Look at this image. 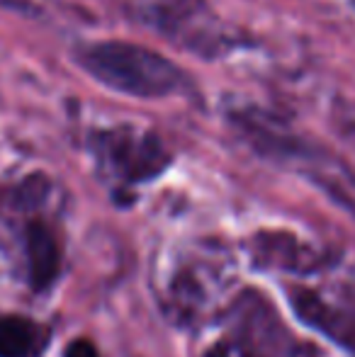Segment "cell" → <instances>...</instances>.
I'll return each instance as SVG.
<instances>
[{"mask_svg":"<svg viewBox=\"0 0 355 357\" xmlns=\"http://www.w3.org/2000/svg\"><path fill=\"white\" fill-rule=\"evenodd\" d=\"M78 59L100 83L139 98H163L188 88V78L176 63L137 44H93Z\"/></svg>","mask_w":355,"mask_h":357,"instance_id":"1","label":"cell"},{"mask_svg":"<svg viewBox=\"0 0 355 357\" xmlns=\"http://www.w3.org/2000/svg\"><path fill=\"white\" fill-rule=\"evenodd\" d=\"M93 151L105 175L122 185L146 183L161 175L171 155L153 134L137 129H109L93 137Z\"/></svg>","mask_w":355,"mask_h":357,"instance_id":"2","label":"cell"},{"mask_svg":"<svg viewBox=\"0 0 355 357\" xmlns=\"http://www.w3.org/2000/svg\"><path fill=\"white\" fill-rule=\"evenodd\" d=\"M232 316L227 338L219 340L207 357H294L292 338L261 299L246 296Z\"/></svg>","mask_w":355,"mask_h":357,"instance_id":"3","label":"cell"},{"mask_svg":"<svg viewBox=\"0 0 355 357\" xmlns=\"http://www.w3.org/2000/svg\"><path fill=\"white\" fill-rule=\"evenodd\" d=\"M27 280L34 291H47L61 273V241L56 231L42 219H32L22 234Z\"/></svg>","mask_w":355,"mask_h":357,"instance_id":"4","label":"cell"},{"mask_svg":"<svg viewBox=\"0 0 355 357\" xmlns=\"http://www.w3.org/2000/svg\"><path fill=\"white\" fill-rule=\"evenodd\" d=\"M289 301H292L294 311H297L304 324H309L312 328L326 333L328 338H333L336 343L355 350V314L353 311L338 309V306L324 301L317 291H309V289H292Z\"/></svg>","mask_w":355,"mask_h":357,"instance_id":"5","label":"cell"},{"mask_svg":"<svg viewBox=\"0 0 355 357\" xmlns=\"http://www.w3.org/2000/svg\"><path fill=\"white\" fill-rule=\"evenodd\" d=\"M49 338L52 333L39 321L0 311V357H42Z\"/></svg>","mask_w":355,"mask_h":357,"instance_id":"6","label":"cell"},{"mask_svg":"<svg viewBox=\"0 0 355 357\" xmlns=\"http://www.w3.org/2000/svg\"><path fill=\"white\" fill-rule=\"evenodd\" d=\"M63 357H98V350H95L93 343H88V340H73V343L63 350Z\"/></svg>","mask_w":355,"mask_h":357,"instance_id":"7","label":"cell"}]
</instances>
